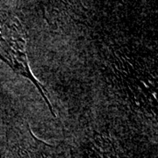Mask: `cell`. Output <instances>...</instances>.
Here are the masks:
<instances>
[{"instance_id":"1","label":"cell","mask_w":158,"mask_h":158,"mask_svg":"<svg viewBox=\"0 0 158 158\" xmlns=\"http://www.w3.org/2000/svg\"><path fill=\"white\" fill-rule=\"evenodd\" d=\"M27 38V30L22 20L12 12L0 11V59L16 73L29 79L35 85L51 113L56 117L48 91L36 79L29 67Z\"/></svg>"}]
</instances>
